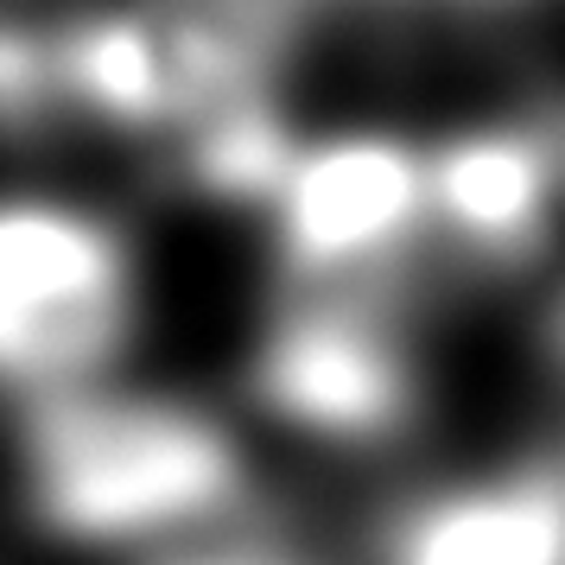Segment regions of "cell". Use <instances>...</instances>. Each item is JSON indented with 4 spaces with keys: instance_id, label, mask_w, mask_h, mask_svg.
<instances>
[{
    "instance_id": "277c9868",
    "label": "cell",
    "mask_w": 565,
    "mask_h": 565,
    "mask_svg": "<svg viewBox=\"0 0 565 565\" xmlns=\"http://www.w3.org/2000/svg\"><path fill=\"white\" fill-rule=\"evenodd\" d=\"M280 286L407 292L433 267V172L426 134L394 121L299 128L255 210Z\"/></svg>"
},
{
    "instance_id": "ba28073f",
    "label": "cell",
    "mask_w": 565,
    "mask_h": 565,
    "mask_svg": "<svg viewBox=\"0 0 565 565\" xmlns=\"http://www.w3.org/2000/svg\"><path fill=\"white\" fill-rule=\"evenodd\" d=\"M458 7H521V0H458Z\"/></svg>"
},
{
    "instance_id": "7a4b0ae2",
    "label": "cell",
    "mask_w": 565,
    "mask_h": 565,
    "mask_svg": "<svg viewBox=\"0 0 565 565\" xmlns=\"http://www.w3.org/2000/svg\"><path fill=\"white\" fill-rule=\"evenodd\" d=\"M147 324V260L108 204L0 184V394L52 401L108 382Z\"/></svg>"
},
{
    "instance_id": "5b68a950",
    "label": "cell",
    "mask_w": 565,
    "mask_h": 565,
    "mask_svg": "<svg viewBox=\"0 0 565 565\" xmlns=\"http://www.w3.org/2000/svg\"><path fill=\"white\" fill-rule=\"evenodd\" d=\"M433 248L477 280H534L565 255V121L489 108L426 134Z\"/></svg>"
},
{
    "instance_id": "52a82bcc",
    "label": "cell",
    "mask_w": 565,
    "mask_h": 565,
    "mask_svg": "<svg viewBox=\"0 0 565 565\" xmlns=\"http://www.w3.org/2000/svg\"><path fill=\"white\" fill-rule=\"evenodd\" d=\"M153 565H318V559L280 534H260V521H248V527H230V534H216V540L179 546V553H166Z\"/></svg>"
},
{
    "instance_id": "8992f818",
    "label": "cell",
    "mask_w": 565,
    "mask_h": 565,
    "mask_svg": "<svg viewBox=\"0 0 565 565\" xmlns=\"http://www.w3.org/2000/svg\"><path fill=\"white\" fill-rule=\"evenodd\" d=\"M369 565H565V445L407 489L375 521Z\"/></svg>"
},
{
    "instance_id": "3957f363",
    "label": "cell",
    "mask_w": 565,
    "mask_h": 565,
    "mask_svg": "<svg viewBox=\"0 0 565 565\" xmlns=\"http://www.w3.org/2000/svg\"><path fill=\"white\" fill-rule=\"evenodd\" d=\"M242 394L260 426L324 458H382L407 445L433 407V362L407 292L280 286L248 343Z\"/></svg>"
},
{
    "instance_id": "6da1fadb",
    "label": "cell",
    "mask_w": 565,
    "mask_h": 565,
    "mask_svg": "<svg viewBox=\"0 0 565 565\" xmlns=\"http://www.w3.org/2000/svg\"><path fill=\"white\" fill-rule=\"evenodd\" d=\"M13 483L45 540L153 565L248 527L260 463L223 407L108 375L20 407Z\"/></svg>"
}]
</instances>
